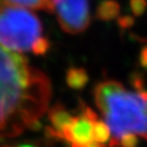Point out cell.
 Instances as JSON below:
<instances>
[{
  "label": "cell",
  "instance_id": "cell-2",
  "mask_svg": "<svg viewBox=\"0 0 147 147\" xmlns=\"http://www.w3.org/2000/svg\"><path fill=\"white\" fill-rule=\"evenodd\" d=\"M133 89L116 80H105L95 85V105L118 142L129 133L147 141V87L142 74L130 76Z\"/></svg>",
  "mask_w": 147,
  "mask_h": 147
},
{
  "label": "cell",
  "instance_id": "cell-7",
  "mask_svg": "<svg viewBox=\"0 0 147 147\" xmlns=\"http://www.w3.org/2000/svg\"><path fill=\"white\" fill-rule=\"evenodd\" d=\"M89 75L84 68H72L68 69L65 73V83L70 88L74 90H81L88 84Z\"/></svg>",
  "mask_w": 147,
  "mask_h": 147
},
{
  "label": "cell",
  "instance_id": "cell-1",
  "mask_svg": "<svg viewBox=\"0 0 147 147\" xmlns=\"http://www.w3.org/2000/svg\"><path fill=\"white\" fill-rule=\"evenodd\" d=\"M50 81L28 65L25 57L0 45V138L14 137L25 129L38 131L48 110Z\"/></svg>",
  "mask_w": 147,
  "mask_h": 147
},
{
  "label": "cell",
  "instance_id": "cell-17",
  "mask_svg": "<svg viewBox=\"0 0 147 147\" xmlns=\"http://www.w3.org/2000/svg\"><path fill=\"white\" fill-rule=\"evenodd\" d=\"M19 147H34V146H32V145H26V144H24V145H21V146H19Z\"/></svg>",
  "mask_w": 147,
  "mask_h": 147
},
{
  "label": "cell",
  "instance_id": "cell-9",
  "mask_svg": "<svg viewBox=\"0 0 147 147\" xmlns=\"http://www.w3.org/2000/svg\"><path fill=\"white\" fill-rule=\"evenodd\" d=\"M5 7H23L34 10H42L47 12H53V7L50 0H3Z\"/></svg>",
  "mask_w": 147,
  "mask_h": 147
},
{
  "label": "cell",
  "instance_id": "cell-12",
  "mask_svg": "<svg viewBox=\"0 0 147 147\" xmlns=\"http://www.w3.org/2000/svg\"><path fill=\"white\" fill-rule=\"evenodd\" d=\"M119 147H138V136L129 133L119 140Z\"/></svg>",
  "mask_w": 147,
  "mask_h": 147
},
{
  "label": "cell",
  "instance_id": "cell-4",
  "mask_svg": "<svg viewBox=\"0 0 147 147\" xmlns=\"http://www.w3.org/2000/svg\"><path fill=\"white\" fill-rule=\"evenodd\" d=\"M59 25L68 34L84 32L90 23L88 0H50Z\"/></svg>",
  "mask_w": 147,
  "mask_h": 147
},
{
  "label": "cell",
  "instance_id": "cell-10",
  "mask_svg": "<svg viewBox=\"0 0 147 147\" xmlns=\"http://www.w3.org/2000/svg\"><path fill=\"white\" fill-rule=\"evenodd\" d=\"M49 48H50V42L46 37L42 36L34 44V46L32 48V53L36 56H44L48 53Z\"/></svg>",
  "mask_w": 147,
  "mask_h": 147
},
{
  "label": "cell",
  "instance_id": "cell-13",
  "mask_svg": "<svg viewBox=\"0 0 147 147\" xmlns=\"http://www.w3.org/2000/svg\"><path fill=\"white\" fill-rule=\"evenodd\" d=\"M118 24L121 28L126 30L129 27H131L134 24V18L131 16H123L118 18Z\"/></svg>",
  "mask_w": 147,
  "mask_h": 147
},
{
  "label": "cell",
  "instance_id": "cell-8",
  "mask_svg": "<svg viewBox=\"0 0 147 147\" xmlns=\"http://www.w3.org/2000/svg\"><path fill=\"white\" fill-rule=\"evenodd\" d=\"M120 14V5L116 0H102L96 10V19L101 21H112Z\"/></svg>",
  "mask_w": 147,
  "mask_h": 147
},
{
  "label": "cell",
  "instance_id": "cell-6",
  "mask_svg": "<svg viewBox=\"0 0 147 147\" xmlns=\"http://www.w3.org/2000/svg\"><path fill=\"white\" fill-rule=\"evenodd\" d=\"M48 119L55 131L59 134L60 140H63V131L72 123L74 117L65 109L64 106L61 104H56L48 110Z\"/></svg>",
  "mask_w": 147,
  "mask_h": 147
},
{
  "label": "cell",
  "instance_id": "cell-3",
  "mask_svg": "<svg viewBox=\"0 0 147 147\" xmlns=\"http://www.w3.org/2000/svg\"><path fill=\"white\" fill-rule=\"evenodd\" d=\"M40 37L42 25L35 13L12 5L0 9V45L14 53H26Z\"/></svg>",
  "mask_w": 147,
  "mask_h": 147
},
{
  "label": "cell",
  "instance_id": "cell-15",
  "mask_svg": "<svg viewBox=\"0 0 147 147\" xmlns=\"http://www.w3.org/2000/svg\"><path fill=\"white\" fill-rule=\"evenodd\" d=\"M71 147H101L99 144H97V143H90L88 145H85V146H76V145H71Z\"/></svg>",
  "mask_w": 147,
  "mask_h": 147
},
{
  "label": "cell",
  "instance_id": "cell-14",
  "mask_svg": "<svg viewBox=\"0 0 147 147\" xmlns=\"http://www.w3.org/2000/svg\"><path fill=\"white\" fill-rule=\"evenodd\" d=\"M138 61H140V64L142 68L147 69V46L142 48L140 56H138Z\"/></svg>",
  "mask_w": 147,
  "mask_h": 147
},
{
  "label": "cell",
  "instance_id": "cell-16",
  "mask_svg": "<svg viewBox=\"0 0 147 147\" xmlns=\"http://www.w3.org/2000/svg\"><path fill=\"white\" fill-rule=\"evenodd\" d=\"M5 3L3 0H0V9H2V8H5Z\"/></svg>",
  "mask_w": 147,
  "mask_h": 147
},
{
  "label": "cell",
  "instance_id": "cell-5",
  "mask_svg": "<svg viewBox=\"0 0 147 147\" xmlns=\"http://www.w3.org/2000/svg\"><path fill=\"white\" fill-rule=\"evenodd\" d=\"M96 117V112L85 105L84 101H81L80 115L74 117L72 123L63 131V141L76 146H85L93 143V120Z\"/></svg>",
  "mask_w": 147,
  "mask_h": 147
},
{
  "label": "cell",
  "instance_id": "cell-11",
  "mask_svg": "<svg viewBox=\"0 0 147 147\" xmlns=\"http://www.w3.org/2000/svg\"><path fill=\"white\" fill-rule=\"evenodd\" d=\"M130 8L134 16H141L147 9V0H130Z\"/></svg>",
  "mask_w": 147,
  "mask_h": 147
}]
</instances>
